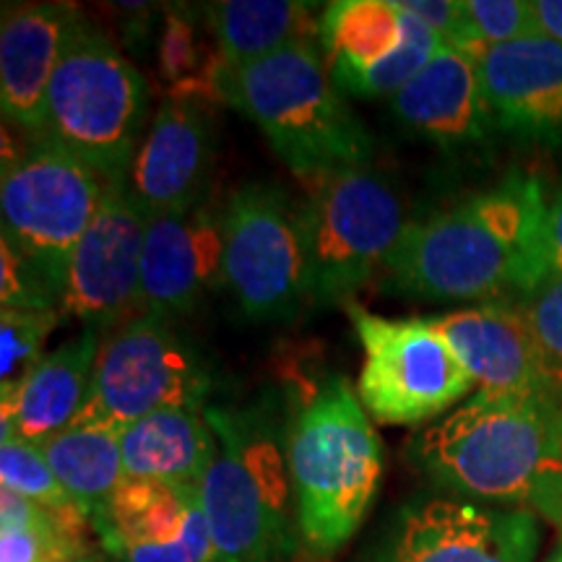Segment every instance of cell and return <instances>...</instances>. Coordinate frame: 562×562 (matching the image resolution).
<instances>
[{
	"mask_svg": "<svg viewBox=\"0 0 562 562\" xmlns=\"http://www.w3.org/2000/svg\"><path fill=\"white\" fill-rule=\"evenodd\" d=\"M125 476L199 484L216 453L206 406H167L121 432Z\"/></svg>",
	"mask_w": 562,
	"mask_h": 562,
	"instance_id": "22",
	"label": "cell"
},
{
	"mask_svg": "<svg viewBox=\"0 0 562 562\" xmlns=\"http://www.w3.org/2000/svg\"><path fill=\"white\" fill-rule=\"evenodd\" d=\"M224 222V284L252 321L290 318L311 300L305 206L273 182L229 195Z\"/></svg>",
	"mask_w": 562,
	"mask_h": 562,
	"instance_id": "10",
	"label": "cell"
},
{
	"mask_svg": "<svg viewBox=\"0 0 562 562\" xmlns=\"http://www.w3.org/2000/svg\"><path fill=\"white\" fill-rule=\"evenodd\" d=\"M463 13L482 53L487 47L542 37L531 0H463Z\"/></svg>",
	"mask_w": 562,
	"mask_h": 562,
	"instance_id": "30",
	"label": "cell"
},
{
	"mask_svg": "<svg viewBox=\"0 0 562 562\" xmlns=\"http://www.w3.org/2000/svg\"><path fill=\"white\" fill-rule=\"evenodd\" d=\"M110 180L58 140L37 136L3 159V235L66 286L68 258L102 206Z\"/></svg>",
	"mask_w": 562,
	"mask_h": 562,
	"instance_id": "11",
	"label": "cell"
},
{
	"mask_svg": "<svg viewBox=\"0 0 562 562\" xmlns=\"http://www.w3.org/2000/svg\"><path fill=\"white\" fill-rule=\"evenodd\" d=\"M40 448L53 474L89 518L125 480L121 435L115 432L70 425Z\"/></svg>",
	"mask_w": 562,
	"mask_h": 562,
	"instance_id": "25",
	"label": "cell"
},
{
	"mask_svg": "<svg viewBox=\"0 0 562 562\" xmlns=\"http://www.w3.org/2000/svg\"><path fill=\"white\" fill-rule=\"evenodd\" d=\"M311 3L290 0H222L209 5V26L222 53V66L237 68L318 40L321 13Z\"/></svg>",
	"mask_w": 562,
	"mask_h": 562,
	"instance_id": "23",
	"label": "cell"
},
{
	"mask_svg": "<svg viewBox=\"0 0 562 562\" xmlns=\"http://www.w3.org/2000/svg\"><path fill=\"white\" fill-rule=\"evenodd\" d=\"M547 562H562V542L558 544V550L550 554V560H547Z\"/></svg>",
	"mask_w": 562,
	"mask_h": 562,
	"instance_id": "34",
	"label": "cell"
},
{
	"mask_svg": "<svg viewBox=\"0 0 562 562\" xmlns=\"http://www.w3.org/2000/svg\"><path fill=\"white\" fill-rule=\"evenodd\" d=\"M68 562H87L83 558H74V560H68Z\"/></svg>",
	"mask_w": 562,
	"mask_h": 562,
	"instance_id": "35",
	"label": "cell"
},
{
	"mask_svg": "<svg viewBox=\"0 0 562 562\" xmlns=\"http://www.w3.org/2000/svg\"><path fill=\"white\" fill-rule=\"evenodd\" d=\"M495 125L510 136L562 151V45L529 37L480 55Z\"/></svg>",
	"mask_w": 562,
	"mask_h": 562,
	"instance_id": "17",
	"label": "cell"
},
{
	"mask_svg": "<svg viewBox=\"0 0 562 562\" xmlns=\"http://www.w3.org/2000/svg\"><path fill=\"white\" fill-rule=\"evenodd\" d=\"M91 524L121 562H220L199 484L125 476L91 513Z\"/></svg>",
	"mask_w": 562,
	"mask_h": 562,
	"instance_id": "14",
	"label": "cell"
},
{
	"mask_svg": "<svg viewBox=\"0 0 562 562\" xmlns=\"http://www.w3.org/2000/svg\"><path fill=\"white\" fill-rule=\"evenodd\" d=\"M79 11L68 3L5 5L0 24V108L21 131L42 136L47 91L66 50Z\"/></svg>",
	"mask_w": 562,
	"mask_h": 562,
	"instance_id": "18",
	"label": "cell"
},
{
	"mask_svg": "<svg viewBox=\"0 0 562 562\" xmlns=\"http://www.w3.org/2000/svg\"><path fill=\"white\" fill-rule=\"evenodd\" d=\"M432 321L480 391L558 396L562 389L521 305L461 307Z\"/></svg>",
	"mask_w": 562,
	"mask_h": 562,
	"instance_id": "16",
	"label": "cell"
},
{
	"mask_svg": "<svg viewBox=\"0 0 562 562\" xmlns=\"http://www.w3.org/2000/svg\"><path fill=\"white\" fill-rule=\"evenodd\" d=\"M216 87L307 186L370 167V133L344 100L315 42H297L248 66H220Z\"/></svg>",
	"mask_w": 562,
	"mask_h": 562,
	"instance_id": "3",
	"label": "cell"
},
{
	"mask_svg": "<svg viewBox=\"0 0 562 562\" xmlns=\"http://www.w3.org/2000/svg\"><path fill=\"white\" fill-rule=\"evenodd\" d=\"M552 277H562V191L554 195L552 203H547V214L529 273V290L526 292H531L533 286Z\"/></svg>",
	"mask_w": 562,
	"mask_h": 562,
	"instance_id": "32",
	"label": "cell"
},
{
	"mask_svg": "<svg viewBox=\"0 0 562 562\" xmlns=\"http://www.w3.org/2000/svg\"><path fill=\"white\" fill-rule=\"evenodd\" d=\"M63 281L9 237H0V302L3 311L60 313Z\"/></svg>",
	"mask_w": 562,
	"mask_h": 562,
	"instance_id": "28",
	"label": "cell"
},
{
	"mask_svg": "<svg viewBox=\"0 0 562 562\" xmlns=\"http://www.w3.org/2000/svg\"><path fill=\"white\" fill-rule=\"evenodd\" d=\"M146 104L149 91L138 68L81 19L55 68L42 136L58 140L104 180H128L144 140Z\"/></svg>",
	"mask_w": 562,
	"mask_h": 562,
	"instance_id": "6",
	"label": "cell"
},
{
	"mask_svg": "<svg viewBox=\"0 0 562 562\" xmlns=\"http://www.w3.org/2000/svg\"><path fill=\"white\" fill-rule=\"evenodd\" d=\"M391 108L406 131L446 151L480 144L495 123L480 58L448 45L393 97Z\"/></svg>",
	"mask_w": 562,
	"mask_h": 562,
	"instance_id": "19",
	"label": "cell"
},
{
	"mask_svg": "<svg viewBox=\"0 0 562 562\" xmlns=\"http://www.w3.org/2000/svg\"><path fill=\"white\" fill-rule=\"evenodd\" d=\"M151 216L131 193L128 180L110 182L102 206L68 258L60 313L83 328L112 331L136 318L140 258Z\"/></svg>",
	"mask_w": 562,
	"mask_h": 562,
	"instance_id": "12",
	"label": "cell"
},
{
	"mask_svg": "<svg viewBox=\"0 0 562 562\" xmlns=\"http://www.w3.org/2000/svg\"><path fill=\"white\" fill-rule=\"evenodd\" d=\"M209 368L157 313H138L102 339L94 375L74 425L121 435L167 406H206Z\"/></svg>",
	"mask_w": 562,
	"mask_h": 562,
	"instance_id": "8",
	"label": "cell"
},
{
	"mask_svg": "<svg viewBox=\"0 0 562 562\" xmlns=\"http://www.w3.org/2000/svg\"><path fill=\"white\" fill-rule=\"evenodd\" d=\"M100 347L102 331L81 328L79 336L47 351L16 385L0 391V440L42 446L68 430L87 402Z\"/></svg>",
	"mask_w": 562,
	"mask_h": 562,
	"instance_id": "21",
	"label": "cell"
},
{
	"mask_svg": "<svg viewBox=\"0 0 562 562\" xmlns=\"http://www.w3.org/2000/svg\"><path fill=\"white\" fill-rule=\"evenodd\" d=\"M539 542L533 513L435 495L398 510L378 562H533Z\"/></svg>",
	"mask_w": 562,
	"mask_h": 562,
	"instance_id": "13",
	"label": "cell"
},
{
	"mask_svg": "<svg viewBox=\"0 0 562 562\" xmlns=\"http://www.w3.org/2000/svg\"><path fill=\"white\" fill-rule=\"evenodd\" d=\"M542 37L562 45V0H533Z\"/></svg>",
	"mask_w": 562,
	"mask_h": 562,
	"instance_id": "33",
	"label": "cell"
},
{
	"mask_svg": "<svg viewBox=\"0 0 562 562\" xmlns=\"http://www.w3.org/2000/svg\"><path fill=\"white\" fill-rule=\"evenodd\" d=\"M398 11H402L404 21V37L398 50L378 63V66L364 70V74L349 79L344 87H339L341 94L357 97V100H381V97L393 100L442 50V40L425 21L404 9Z\"/></svg>",
	"mask_w": 562,
	"mask_h": 562,
	"instance_id": "26",
	"label": "cell"
},
{
	"mask_svg": "<svg viewBox=\"0 0 562 562\" xmlns=\"http://www.w3.org/2000/svg\"><path fill=\"white\" fill-rule=\"evenodd\" d=\"M294 526L321 558L355 537L378 495L383 442L347 378L315 385L286 432Z\"/></svg>",
	"mask_w": 562,
	"mask_h": 562,
	"instance_id": "4",
	"label": "cell"
},
{
	"mask_svg": "<svg viewBox=\"0 0 562 562\" xmlns=\"http://www.w3.org/2000/svg\"><path fill=\"white\" fill-rule=\"evenodd\" d=\"M224 284L222 211L203 199L175 214L151 216L140 258V305L165 318L191 313Z\"/></svg>",
	"mask_w": 562,
	"mask_h": 562,
	"instance_id": "15",
	"label": "cell"
},
{
	"mask_svg": "<svg viewBox=\"0 0 562 562\" xmlns=\"http://www.w3.org/2000/svg\"><path fill=\"white\" fill-rule=\"evenodd\" d=\"M344 311L364 355L357 396L381 425L430 422L476 385L432 318H383L357 302Z\"/></svg>",
	"mask_w": 562,
	"mask_h": 562,
	"instance_id": "9",
	"label": "cell"
},
{
	"mask_svg": "<svg viewBox=\"0 0 562 562\" xmlns=\"http://www.w3.org/2000/svg\"><path fill=\"white\" fill-rule=\"evenodd\" d=\"M402 37V11L389 0H336L318 19V45L336 87L396 53Z\"/></svg>",
	"mask_w": 562,
	"mask_h": 562,
	"instance_id": "24",
	"label": "cell"
},
{
	"mask_svg": "<svg viewBox=\"0 0 562 562\" xmlns=\"http://www.w3.org/2000/svg\"><path fill=\"white\" fill-rule=\"evenodd\" d=\"M524 297L521 307L531 323V331L562 383V277L544 279Z\"/></svg>",
	"mask_w": 562,
	"mask_h": 562,
	"instance_id": "31",
	"label": "cell"
},
{
	"mask_svg": "<svg viewBox=\"0 0 562 562\" xmlns=\"http://www.w3.org/2000/svg\"><path fill=\"white\" fill-rule=\"evenodd\" d=\"M409 459L453 495L562 529V406L552 393L476 391L414 432Z\"/></svg>",
	"mask_w": 562,
	"mask_h": 562,
	"instance_id": "1",
	"label": "cell"
},
{
	"mask_svg": "<svg viewBox=\"0 0 562 562\" xmlns=\"http://www.w3.org/2000/svg\"><path fill=\"white\" fill-rule=\"evenodd\" d=\"M216 453L199 482L220 562H281L292 550L286 442L263 409L206 406Z\"/></svg>",
	"mask_w": 562,
	"mask_h": 562,
	"instance_id": "5",
	"label": "cell"
},
{
	"mask_svg": "<svg viewBox=\"0 0 562 562\" xmlns=\"http://www.w3.org/2000/svg\"><path fill=\"white\" fill-rule=\"evenodd\" d=\"M211 165V123L199 104L167 100L133 159L128 188L149 216L203 201Z\"/></svg>",
	"mask_w": 562,
	"mask_h": 562,
	"instance_id": "20",
	"label": "cell"
},
{
	"mask_svg": "<svg viewBox=\"0 0 562 562\" xmlns=\"http://www.w3.org/2000/svg\"><path fill=\"white\" fill-rule=\"evenodd\" d=\"M0 484L26 501L42 505L55 516L70 518V521L89 518L58 482L42 448L34 442L16 438L0 440Z\"/></svg>",
	"mask_w": 562,
	"mask_h": 562,
	"instance_id": "27",
	"label": "cell"
},
{
	"mask_svg": "<svg viewBox=\"0 0 562 562\" xmlns=\"http://www.w3.org/2000/svg\"><path fill=\"white\" fill-rule=\"evenodd\" d=\"M305 224L311 302L347 305L385 269L409 220L391 182L370 167H357L311 186Z\"/></svg>",
	"mask_w": 562,
	"mask_h": 562,
	"instance_id": "7",
	"label": "cell"
},
{
	"mask_svg": "<svg viewBox=\"0 0 562 562\" xmlns=\"http://www.w3.org/2000/svg\"><path fill=\"white\" fill-rule=\"evenodd\" d=\"M544 214L539 180L510 175L442 214L409 222L385 263L391 290L435 302L526 294Z\"/></svg>",
	"mask_w": 562,
	"mask_h": 562,
	"instance_id": "2",
	"label": "cell"
},
{
	"mask_svg": "<svg viewBox=\"0 0 562 562\" xmlns=\"http://www.w3.org/2000/svg\"><path fill=\"white\" fill-rule=\"evenodd\" d=\"M63 313H0V391L16 385L45 357V341Z\"/></svg>",
	"mask_w": 562,
	"mask_h": 562,
	"instance_id": "29",
	"label": "cell"
}]
</instances>
